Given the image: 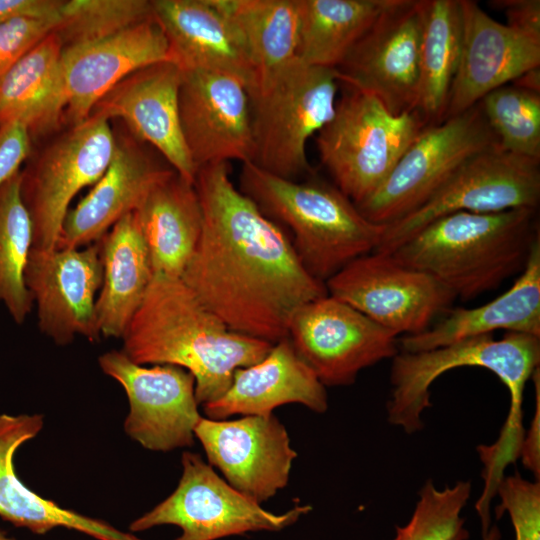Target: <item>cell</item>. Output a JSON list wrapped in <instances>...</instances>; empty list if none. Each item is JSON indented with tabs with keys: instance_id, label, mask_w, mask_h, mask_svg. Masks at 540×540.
<instances>
[{
	"instance_id": "32",
	"label": "cell",
	"mask_w": 540,
	"mask_h": 540,
	"mask_svg": "<svg viewBox=\"0 0 540 540\" xmlns=\"http://www.w3.org/2000/svg\"><path fill=\"white\" fill-rule=\"evenodd\" d=\"M217 3L241 39L254 70V80L296 58L297 0H217Z\"/></svg>"
},
{
	"instance_id": "35",
	"label": "cell",
	"mask_w": 540,
	"mask_h": 540,
	"mask_svg": "<svg viewBox=\"0 0 540 540\" xmlns=\"http://www.w3.org/2000/svg\"><path fill=\"white\" fill-rule=\"evenodd\" d=\"M500 147L507 152L540 159V94L507 84L480 101Z\"/></svg>"
},
{
	"instance_id": "6",
	"label": "cell",
	"mask_w": 540,
	"mask_h": 540,
	"mask_svg": "<svg viewBox=\"0 0 540 540\" xmlns=\"http://www.w3.org/2000/svg\"><path fill=\"white\" fill-rule=\"evenodd\" d=\"M339 80L335 69L294 58L247 87L254 165L295 180L312 176L306 144L333 117Z\"/></svg>"
},
{
	"instance_id": "27",
	"label": "cell",
	"mask_w": 540,
	"mask_h": 540,
	"mask_svg": "<svg viewBox=\"0 0 540 540\" xmlns=\"http://www.w3.org/2000/svg\"><path fill=\"white\" fill-rule=\"evenodd\" d=\"M62 50L51 32L0 77V126L19 122L33 140L64 124Z\"/></svg>"
},
{
	"instance_id": "10",
	"label": "cell",
	"mask_w": 540,
	"mask_h": 540,
	"mask_svg": "<svg viewBox=\"0 0 540 540\" xmlns=\"http://www.w3.org/2000/svg\"><path fill=\"white\" fill-rule=\"evenodd\" d=\"M182 475L176 489L130 524L133 532L175 525V540H217L248 532H277L308 514L310 505L296 504L276 514L243 495L222 479L203 458L190 451L181 457Z\"/></svg>"
},
{
	"instance_id": "21",
	"label": "cell",
	"mask_w": 540,
	"mask_h": 540,
	"mask_svg": "<svg viewBox=\"0 0 540 540\" xmlns=\"http://www.w3.org/2000/svg\"><path fill=\"white\" fill-rule=\"evenodd\" d=\"M462 42L444 120L540 66V38L501 24L475 1L461 0Z\"/></svg>"
},
{
	"instance_id": "24",
	"label": "cell",
	"mask_w": 540,
	"mask_h": 540,
	"mask_svg": "<svg viewBox=\"0 0 540 540\" xmlns=\"http://www.w3.org/2000/svg\"><path fill=\"white\" fill-rule=\"evenodd\" d=\"M289 403L324 413L328 395L289 339L284 338L274 343L260 362L236 369L228 389L202 406L207 418L226 420L233 415L269 416L275 408Z\"/></svg>"
},
{
	"instance_id": "42",
	"label": "cell",
	"mask_w": 540,
	"mask_h": 540,
	"mask_svg": "<svg viewBox=\"0 0 540 540\" xmlns=\"http://www.w3.org/2000/svg\"><path fill=\"white\" fill-rule=\"evenodd\" d=\"M63 0H0V23L21 17L58 19Z\"/></svg>"
},
{
	"instance_id": "4",
	"label": "cell",
	"mask_w": 540,
	"mask_h": 540,
	"mask_svg": "<svg viewBox=\"0 0 540 540\" xmlns=\"http://www.w3.org/2000/svg\"><path fill=\"white\" fill-rule=\"evenodd\" d=\"M537 209L456 212L424 226L390 255L469 300L520 274L540 239Z\"/></svg>"
},
{
	"instance_id": "19",
	"label": "cell",
	"mask_w": 540,
	"mask_h": 540,
	"mask_svg": "<svg viewBox=\"0 0 540 540\" xmlns=\"http://www.w3.org/2000/svg\"><path fill=\"white\" fill-rule=\"evenodd\" d=\"M182 74L171 61L145 66L110 89L90 116L120 120L132 136L156 150L182 178L194 183L197 168L185 145L179 119Z\"/></svg>"
},
{
	"instance_id": "38",
	"label": "cell",
	"mask_w": 540,
	"mask_h": 540,
	"mask_svg": "<svg viewBox=\"0 0 540 540\" xmlns=\"http://www.w3.org/2000/svg\"><path fill=\"white\" fill-rule=\"evenodd\" d=\"M58 19L21 17L0 23V77L53 32Z\"/></svg>"
},
{
	"instance_id": "15",
	"label": "cell",
	"mask_w": 540,
	"mask_h": 540,
	"mask_svg": "<svg viewBox=\"0 0 540 540\" xmlns=\"http://www.w3.org/2000/svg\"><path fill=\"white\" fill-rule=\"evenodd\" d=\"M423 0H394L335 69L340 83L375 96L393 115L415 109Z\"/></svg>"
},
{
	"instance_id": "31",
	"label": "cell",
	"mask_w": 540,
	"mask_h": 540,
	"mask_svg": "<svg viewBox=\"0 0 540 540\" xmlns=\"http://www.w3.org/2000/svg\"><path fill=\"white\" fill-rule=\"evenodd\" d=\"M462 42L461 0H423L415 109L427 125L444 120Z\"/></svg>"
},
{
	"instance_id": "25",
	"label": "cell",
	"mask_w": 540,
	"mask_h": 540,
	"mask_svg": "<svg viewBox=\"0 0 540 540\" xmlns=\"http://www.w3.org/2000/svg\"><path fill=\"white\" fill-rule=\"evenodd\" d=\"M44 426L41 414L0 415V517L15 527L39 535L58 527L84 533L97 540H143L122 532L104 520L82 515L45 499L17 476L14 456Z\"/></svg>"
},
{
	"instance_id": "13",
	"label": "cell",
	"mask_w": 540,
	"mask_h": 540,
	"mask_svg": "<svg viewBox=\"0 0 540 540\" xmlns=\"http://www.w3.org/2000/svg\"><path fill=\"white\" fill-rule=\"evenodd\" d=\"M287 338L325 387L353 384L361 370L399 352L395 334L328 294L296 311Z\"/></svg>"
},
{
	"instance_id": "30",
	"label": "cell",
	"mask_w": 540,
	"mask_h": 540,
	"mask_svg": "<svg viewBox=\"0 0 540 540\" xmlns=\"http://www.w3.org/2000/svg\"><path fill=\"white\" fill-rule=\"evenodd\" d=\"M296 58L336 69L394 0H297Z\"/></svg>"
},
{
	"instance_id": "16",
	"label": "cell",
	"mask_w": 540,
	"mask_h": 540,
	"mask_svg": "<svg viewBox=\"0 0 540 540\" xmlns=\"http://www.w3.org/2000/svg\"><path fill=\"white\" fill-rule=\"evenodd\" d=\"M102 273L98 241L82 248H32L25 283L40 331L58 345H67L76 336L98 341L96 299Z\"/></svg>"
},
{
	"instance_id": "14",
	"label": "cell",
	"mask_w": 540,
	"mask_h": 540,
	"mask_svg": "<svg viewBox=\"0 0 540 540\" xmlns=\"http://www.w3.org/2000/svg\"><path fill=\"white\" fill-rule=\"evenodd\" d=\"M98 363L125 390L130 410L124 431L132 440L160 452L194 444V428L201 415L195 378L189 371L169 364L139 365L121 350L105 352Z\"/></svg>"
},
{
	"instance_id": "39",
	"label": "cell",
	"mask_w": 540,
	"mask_h": 540,
	"mask_svg": "<svg viewBox=\"0 0 540 540\" xmlns=\"http://www.w3.org/2000/svg\"><path fill=\"white\" fill-rule=\"evenodd\" d=\"M28 129L19 122L0 126V186L21 170L33 152Z\"/></svg>"
},
{
	"instance_id": "1",
	"label": "cell",
	"mask_w": 540,
	"mask_h": 540,
	"mask_svg": "<svg viewBox=\"0 0 540 540\" xmlns=\"http://www.w3.org/2000/svg\"><path fill=\"white\" fill-rule=\"evenodd\" d=\"M228 162L197 170L194 186L203 225L181 278L232 331L276 343L293 315L327 295L298 259L291 241L244 195Z\"/></svg>"
},
{
	"instance_id": "23",
	"label": "cell",
	"mask_w": 540,
	"mask_h": 540,
	"mask_svg": "<svg viewBox=\"0 0 540 540\" xmlns=\"http://www.w3.org/2000/svg\"><path fill=\"white\" fill-rule=\"evenodd\" d=\"M152 8L170 60L182 71L230 74L247 87L253 82L254 70L241 39L217 0H152Z\"/></svg>"
},
{
	"instance_id": "3",
	"label": "cell",
	"mask_w": 540,
	"mask_h": 540,
	"mask_svg": "<svg viewBox=\"0 0 540 540\" xmlns=\"http://www.w3.org/2000/svg\"><path fill=\"white\" fill-rule=\"evenodd\" d=\"M540 364V337L506 332L501 339L482 335L421 352H398L392 358L388 421L406 433L423 427L422 413L431 406L430 386L445 372L481 367L494 373L510 395L507 417L498 439L482 445L480 455L495 471H504L519 458L525 434L523 395L526 382Z\"/></svg>"
},
{
	"instance_id": "5",
	"label": "cell",
	"mask_w": 540,
	"mask_h": 540,
	"mask_svg": "<svg viewBox=\"0 0 540 540\" xmlns=\"http://www.w3.org/2000/svg\"><path fill=\"white\" fill-rule=\"evenodd\" d=\"M239 190L283 229L305 270L325 284L353 260L374 252L385 225L369 221L335 185L298 182L242 163Z\"/></svg>"
},
{
	"instance_id": "17",
	"label": "cell",
	"mask_w": 540,
	"mask_h": 540,
	"mask_svg": "<svg viewBox=\"0 0 540 540\" xmlns=\"http://www.w3.org/2000/svg\"><path fill=\"white\" fill-rule=\"evenodd\" d=\"M195 438L208 463L236 490L261 504L284 489L296 451L285 426L273 414L235 420L200 417Z\"/></svg>"
},
{
	"instance_id": "26",
	"label": "cell",
	"mask_w": 540,
	"mask_h": 540,
	"mask_svg": "<svg viewBox=\"0 0 540 540\" xmlns=\"http://www.w3.org/2000/svg\"><path fill=\"white\" fill-rule=\"evenodd\" d=\"M495 330L540 337V239L513 285L494 300L474 308H456L416 335L403 336L402 352H421Z\"/></svg>"
},
{
	"instance_id": "33",
	"label": "cell",
	"mask_w": 540,
	"mask_h": 540,
	"mask_svg": "<svg viewBox=\"0 0 540 540\" xmlns=\"http://www.w3.org/2000/svg\"><path fill=\"white\" fill-rule=\"evenodd\" d=\"M32 244V223L21 198L19 171L0 186V305L19 325L34 305L25 283Z\"/></svg>"
},
{
	"instance_id": "36",
	"label": "cell",
	"mask_w": 540,
	"mask_h": 540,
	"mask_svg": "<svg viewBox=\"0 0 540 540\" xmlns=\"http://www.w3.org/2000/svg\"><path fill=\"white\" fill-rule=\"evenodd\" d=\"M472 491L470 481H458L439 489L426 481L409 521L396 527L393 540H468L461 515Z\"/></svg>"
},
{
	"instance_id": "43",
	"label": "cell",
	"mask_w": 540,
	"mask_h": 540,
	"mask_svg": "<svg viewBox=\"0 0 540 540\" xmlns=\"http://www.w3.org/2000/svg\"><path fill=\"white\" fill-rule=\"evenodd\" d=\"M511 84L520 89L540 94V66L522 73Z\"/></svg>"
},
{
	"instance_id": "12",
	"label": "cell",
	"mask_w": 540,
	"mask_h": 540,
	"mask_svg": "<svg viewBox=\"0 0 540 540\" xmlns=\"http://www.w3.org/2000/svg\"><path fill=\"white\" fill-rule=\"evenodd\" d=\"M325 286L328 295L396 336L424 332L456 299L432 276L376 251L347 264Z\"/></svg>"
},
{
	"instance_id": "18",
	"label": "cell",
	"mask_w": 540,
	"mask_h": 540,
	"mask_svg": "<svg viewBox=\"0 0 540 540\" xmlns=\"http://www.w3.org/2000/svg\"><path fill=\"white\" fill-rule=\"evenodd\" d=\"M178 106L183 139L197 170L231 160L252 161L249 95L244 81L219 72L183 71Z\"/></svg>"
},
{
	"instance_id": "8",
	"label": "cell",
	"mask_w": 540,
	"mask_h": 540,
	"mask_svg": "<svg viewBox=\"0 0 540 540\" xmlns=\"http://www.w3.org/2000/svg\"><path fill=\"white\" fill-rule=\"evenodd\" d=\"M115 146L110 121L90 116L31 154L20 170V193L32 223V248L53 250L70 203L106 171Z\"/></svg>"
},
{
	"instance_id": "11",
	"label": "cell",
	"mask_w": 540,
	"mask_h": 540,
	"mask_svg": "<svg viewBox=\"0 0 540 540\" xmlns=\"http://www.w3.org/2000/svg\"><path fill=\"white\" fill-rule=\"evenodd\" d=\"M539 200L540 159L493 147L466 160L421 206L386 225L375 251L390 254L424 226L451 213L537 209Z\"/></svg>"
},
{
	"instance_id": "40",
	"label": "cell",
	"mask_w": 540,
	"mask_h": 540,
	"mask_svg": "<svg viewBox=\"0 0 540 540\" xmlns=\"http://www.w3.org/2000/svg\"><path fill=\"white\" fill-rule=\"evenodd\" d=\"M488 3L505 13L507 26L540 38L539 0H493Z\"/></svg>"
},
{
	"instance_id": "41",
	"label": "cell",
	"mask_w": 540,
	"mask_h": 540,
	"mask_svg": "<svg viewBox=\"0 0 540 540\" xmlns=\"http://www.w3.org/2000/svg\"><path fill=\"white\" fill-rule=\"evenodd\" d=\"M535 387V412L528 431L525 432L519 458L523 466L532 472L535 480L540 478V370L532 375Z\"/></svg>"
},
{
	"instance_id": "29",
	"label": "cell",
	"mask_w": 540,
	"mask_h": 540,
	"mask_svg": "<svg viewBox=\"0 0 540 540\" xmlns=\"http://www.w3.org/2000/svg\"><path fill=\"white\" fill-rule=\"evenodd\" d=\"M154 274L181 278L198 244L203 214L194 183L173 171L134 211Z\"/></svg>"
},
{
	"instance_id": "9",
	"label": "cell",
	"mask_w": 540,
	"mask_h": 540,
	"mask_svg": "<svg viewBox=\"0 0 540 540\" xmlns=\"http://www.w3.org/2000/svg\"><path fill=\"white\" fill-rule=\"evenodd\" d=\"M497 146L478 102L441 123L427 125L376 192L356 207L369 221L389 225L421 206L466 160Z\"/></svg>"
},
{
	"instance_id": "44",
	"label": "cell",
	"mask_w": 540,
	"mask_h": 540,
	"mask_svg": "<svg viewBox=\"0 0 540 540\" xmlns=\"http://www.w3.org/2000/svg\"><path fill=\"white\" fill-rule=\"evenodd\" d=\"M501 532L497 526H492L489 528L487 533L482 536V540H500Z\"/></svg>"
},
{
	"instance_id": "28",
	"label": "cell",
	"mask_w": 540,
	"mask_h": 540,
	"mask_svg": "<svg viewBox=\"0 0 540 540\" xmlns=\"http://www.w3.org/2000/svg\"><path fill=\"white\" fill-rule=\"evenodd\" d=\"M98 242L103 273L96 299L97 326L101 336L121 338L153 279L150 254L134 212Z\"/></svg>"
},
{
	"instance_id": "22",
	"label": "cell",
	"mask_w": 540,
	"mask_h": 540,
	"mask_svg": "<svg viewBox=\"0 0 540 540\" xmlns=\"http://www.w3.org/2000/svg\"><path fill=\"white\" fill-rule=\"evenodd\" d=\"M111 161L100 179L69 209L57 242L60 249L97 242L121 218L138 209L151 189L175 171L162 165L148 145L126 132H116Z\"/></svg>"
},
{
	"instance_id": "20",
	"label": "cell",
	"mask_w": 540,
	"mask_h": 540,
	"mask_svg": "<svg viewBox=\"0 0 540 540\" xmlns=\"http://www.w3.org/2000/svg\"><path fill=\"white\" fill-rule=\"evenodd\" d=\"M171 61L166 36L153 18L105 38L63 48L64 124L86 121L96 103L131 73Z\"/></svg>"
},
{
	"instance_id": "7",
	"label": "cell",
	"mask_w": 540,
	"mask_h": 540,
	"mask_svg": "<svg viewBox=\"0 0 540 540\" xmlns=\"http://www.w3.org/2000/svg\"><path fill=\"white\" fill-rule=\"evenodd\" d=\"M316 148L334 185L356 206L386 180L427 126L417 110L393 115L370 93L346 86Z\"/></svg>"
},
{
	"instance_id": "37",
	"label": "cell",
	"mask_w": 540,
	"mask_h": 540,
	"mask_svg": "<svg viewBox=\"0 0 540 540\" xmlns=\"http://www.w3.org/2000/svg\"><path fill=\"white\" fill-rule=\"evenodd\" d=\"M496 495L500 498L496 514L508 513L515 540H540V481L516 473L503 478Z\"/></svg>"
},
{
	"instance_id": "2",
	"label": "cell",
	"mask_w": 540,
	"mask_h": 540,
	"mask_svg": "<svg viewBox=\"0 0 540 540\" xmlns=\"http://www.w3.org/2000/svg\"><path fill=\"white\" fill-rule=\"evenodd\" d=\"M121 339L134 363L182 367L199 405L219 398L236 369L260 362L273 344L230 330L179 277L154 274Z\"/></svg>"
},
{
	"instance_id": "34",
	"label": "cell",
	"mask_w": 540,
	"mask_h": 540,
	"mask_svg": "<svg viewBox=\"0 0 540 540\" xmlns=\"http://www.w3.org/2000/svg\"><path fill=\"white\" fill-rule=\"evenodd\" d=\"M151 18L152 0H66L53 32L67 48L105 38Z\"/></svg>"
},
{
	"instance_id": "45",
	"label": "cell",
	"mask_w": 540,
	"mask_h": 540,
	"mask_svg": "<svg viewBox=\"0 0 540 540\" xmlns=\"http://www.w3.org/2000/svg\"><path fill=\"white\" fill-rule=\"evenodd\" d=\"M0 540H15V539L7 537L6 533L0 530Z\"/></svg>"
}]
</instances>
